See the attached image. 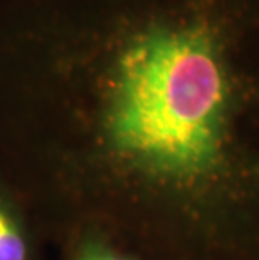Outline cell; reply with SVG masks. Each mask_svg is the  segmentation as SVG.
Instances as JSON below:
<instances>
[{"label": "cell", "instance_id": "6da1fadb", "mask_svg": "<svg viewBox=\"0 0 259 260\" xmlns=\"http://www.w3.org/2000/svg\"><path fill=\"white\" fill-rule=\"evenodd\" d=\"M257 41L259 0H0V180L63 242L125 191L189 203L222 168Z\"/></svg>", "mask_w": 259, "mask_h": 260}, {"label": "cell", "instance_id": "7a4b0ae2", "mask_svg": "<svg viewBox=\"0 0 259 260\" xmlns=\"http://www.w3.org/2000/svg\"><path fill=\"white\" fill-rule=\"evenodd\" d=\"M36 234L29 212L0 180V260H39Z\"/></svg>", "mask_w": 259, "mask_h": 260}, {"label": "cell", "instance_id": "3957f363", "mask_svg": "<svg viewBox=\"0 0 259 260\" xmlns=\"http://www.w3.org/2000/svg\"><path fill=\"white\" fill-rule=\"evenodd\" d=\"M64 260H136L113 239L95 230H82L64 240Z\"/></svg>", "mask_w": 259, "mask_h": 260}]
</instances>
